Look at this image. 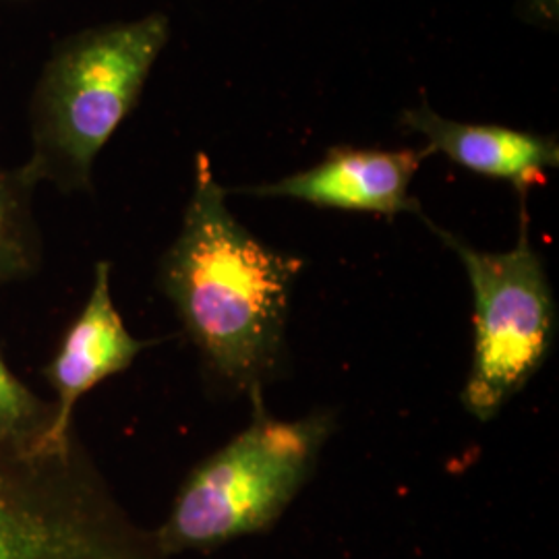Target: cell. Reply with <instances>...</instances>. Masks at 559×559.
I'll return each mask as SVG.
<instances>
[{
  "instance_id": "1",
  "label": "cell",
  "mask_w": 559,
  "mask_h": 559,
  "mask_svg": "<svg viewBox=\"0 0 559 559\" xmlns=\"http://www.w3.org/2000/svg\"><path fill=\"white\" fill-rule=\"evenodd\" d=\"M205 154L177 239L164 251L156 284L200 357L207 388L251 399L288 371V320L305 260L265 245L228 207Z\"/></svg>"
},
{
  "instance_id": "5",
  "label": "cell",
  "mask_w": 559,
  "mask_h": 559,
  "mask_svg": "<svg viewBox=\"0 0 559 559\" xmlns=\"http://www.w3.org/2000/svg\"><path fill=\"white\" fill-rule=\"evenodd\" d=\"M420 221L459 255L471 282L475 336L460 400L471 417L489 423L539 373L558 338V302L531 242L526 198H520L519 240L501 253L475 249L425 214Z\"/></svg>"
},
{
  "instance_id": "2",
  "label": "cell",
  "mask_w": 559,
  "mask_h": 559,
  "mask_svg": "<svg viewBox=\"0 0 559 559\" xmlns=\"http://www.w3.org/2000/svg\"><path fill=\"white\" fill-rule=\"evenodd\" d=\"M170 38L162 13L108 23L59 44L32 100V156L21 166L34 185L62 193L92 189L104 145L140 102Z\"/></svg>"
},
{
  "instance_id": "3",
  "label": "cell",
  "mask_w": 559,
  "mask_h": 559,
  "mask_svg": "<svg viewBox=\"0 0 559 559\" xmlns=\"http://www.w3.org/2000/svg\"><path fill=\"white\" fill-rule=\"evenodd\" d=\"M249 400V425L187 475L154 531L168 558L212 551L272 528L313 477L336 433L332 408L284 420L267 411L263 394Z\"/></svg>"
},
{
  "instance_id": "10",
  "label": "cell",
  "mask_w": 559,
  "mask_h": 559,
  "mask_svg": "<svg viewBox=\"0 0 559 559\" xmlns=\"http://www.w3.org/2000/svg\"><path fill=\"white\" fill-rule=\"evenodd\" d=\"M52 420V404L34 394L0 357V441L40 450Z\"/></svg>"
},
{
  "instance_id": "4",
  "label": "cell",
  "mask_w": 559,
  "mask_h": 559,
  "mask_svg": "<svg viewBox=\"0 0 559 559\" xmlns=\"http://www.w3.org/2000/svg\"><path fill=\"white\" fill-rule=\"evenodd\" d=\"M0 559H170L75 438L60 452L0 441Z\"/></svg>"
},
{
  "instance_id": "9",
  "label": "cell",
  "mask_w": 559,
  "mask_h": 559,
  "mask_svg": "<svg viewBox=\"0 0 559 559\" xmlns=\"http://www.w3.org/2000/svg\"><path fill=\"white\" fill-rule=\"evenodd\" d=\"M36 185L21 168H0V286L32 276L40 265L41 245L34 221Z\"/></svg>"
},
{
  "instance_id": "8",
  "label": "cell",
  "mask_w": 559,
  "mask_h": 559,
  "mask_svg": "<svg viewBox=\"0 0 559 559\" xmlns=\"http://www.w3.org/2000/svg\"><path fill=\"white\" fill-rule=\"evenodd\" d=\"M400 124L423 135L427 141L425 150L431 156L443 154L464 170L503 180L514 187L520 198H528L535 185L545 182L547 170L559 166L556 135L443 119L427 100L404 110Z\"/></svg>"
},
{
  "instance_id": "6",
  "label": "cell",
  "mask_w": 559,
  "mask_h": 559,
  "mask_svg": "<svg viewBox=\"0 0 559 559\" xmlns=\"http://www.w3.org/2000/svg\"><path fill=\"white\" fill-rule=\"evenodd\" d=\"M427 150H371L338 145L307 170L274 182L228 189L260 200H295L342 212L376 214L388 221L400 214L423 216L411 185Z\"/></svg>"
},
{
  "instance_id": "11",
  "label": "cell",
  "mask_w": 559,
  "mask_h": 559,
  "mask_svg": "<svg viewBox=\"0 0 559 559\" xmlns=\"http://www.w3.org/2000/svg\"><path fill=\"white\" fill-rule=\"evenodd\" d=\"M520 20L540 27H558L559 0H520Z\"/></svg>"
},
{
  "instance_id": "7",
  "label": "cell",
  "mask_w": 559,
  "mask_h": 559,
  "mask_svg": "<svg viewBox=\"0 0 559 559\" xmlns=\"http://www.w3.org/2000/svg\"><path fill=\"white\" fill-rule=\"evenodd\" d=\"M156 344L135 338L112 300L110 263L98 261L90 297L78 318L60 340L55 359L44 367V376L57 394L52 420L40 443V452H60L75 440L73 411L85 394L102 381L127 371L141 353Z\"/></svg>"
}]
</instances>
